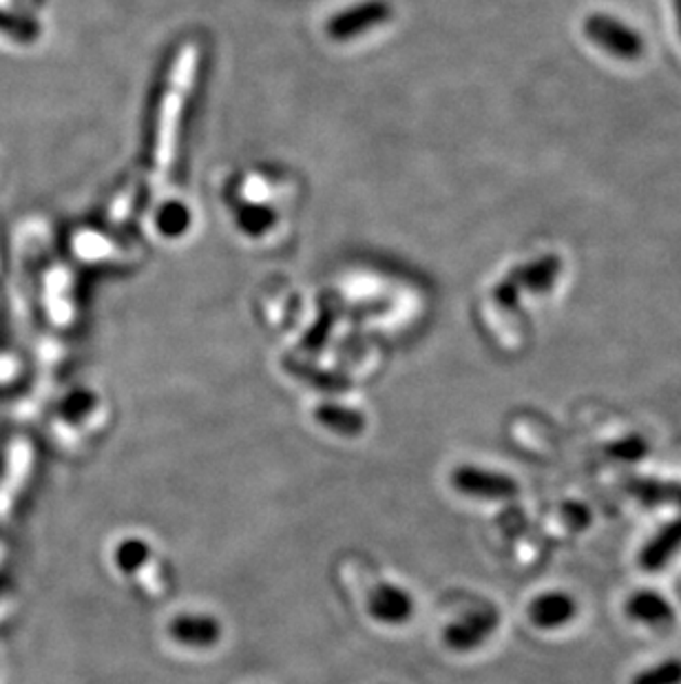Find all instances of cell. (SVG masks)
Returning a JSON list of instances; mask_svg holds the SVG:
<instances>
[{
    "mask_svg": "<svg viewBox=\"0 0 681 684\" xmlns=\"http://www.w3.org/2000/svg\"><path fill=\"white\" fill-rule=\"evenodd\" d=\"M204 51L200 40L189 38L184 40L170 59L164 89L157 100L155 109V125H153V144H151V168L149 182L153 191H159L168 185L170 174L176 168L182 129L187 121V111L191 96L195 91V83L202 69Z\"/></svg>",
    "mask_w": 681,
    "mask_h": 684,
    "instance_id": "obj_1",
    "label": "cell"
},
{
    "mask_svg": "<svg viewBox=\"0 0 681 684\" xmlns=\"http://www.w3.org/2000/svg\"><path fill=\"white\" fill-rule=\"evenodd\" d=\"M584 31L591 42H595L600 49L621 61L640 59V53L644 49L642 38L631 27L606 14H593L584 23Z\"/></svg>",
    "mask_w": 681,
    "mask_h": 684,
    "instance_id": "obj_2",
    "label": "cell"
},
{
    "mask_svg": "<svg viewBox=\"0 0 681 684\" xmlns=\"http://www.w3.org/2000/svg\"><path fill=\"white\" fill-rule=\"evenodd\" d=\"M391 18V5L385 0H365V3L352 5L346 12L334 14L332 21L327 23V36L348 42L361 36H368L365 31L378 29Z\"/></svg>",
    "mask_w": 681,
    "mask_h": 684,
    "instance_id": "obj_3",
    "label": "cell"
},
{
    "mask_svg": "<svg viewBox=\"0 0 681 684\" xmlns=\"http://www.w3.org/2000/svg\"><path fill=\"white\" fill-rule=\"evenodd\" d=\"M453 485L465 492L467 496L478 498H509L518 492V483L511 481L506 474H496L480 468H459L453 472Z\"/></svg>",
    "mask_w": 681,
    "mask_h": 684,
    "instance_id": "obj_4",
    "label": "cell"
},
{
    "mask_svg": "<svg viewBox=\"0 0 681 684\" xmlns=\"http://www.w3.org/2000/svg\"><path fill=\"white\" fill-rule=\"evenodd\" d=\"M527 613L538 630H560L576 618L578 603L564 592H547L531 600Z\"/></svg>",
    "mask_w": 681,
    "mask_h": 684,
    "instance_id": "obj_5",
    "label": "cell"
},
{
    "mask_svg": "<svg viewBox=\"0 0 681 684\" xmlns=\"http://www.w3.org/2000/svg\"><path fill=\"white\" fill-rule=\"evenodd\" d=\"M496 624H498V618L491 611L470 613L463 620L453 622L449 626L447 634H445L447 645L453 649H472V647L480 645L496 630Z\"/></svg>",
    "mask_w": 681,
    "mask_h": 684,
    "instance_id": "obj_6",
    "label": "cell"
},
{
    "mask_svg": "<svg viewBox=\"0 0 681 684\" xmlns=\"http://www.w3.org/2000/svg\"><path fill=\"white\" fill-rule=\"evenodd\" d=\"M681 549V519L668 523L659 534H655L646 547L640 554V562L648 572H655V569H661L672 554H677Z\"/></svg>",
    "mask_w": 681,
    "mask_h": 684,
    "instance_id": "obj_7",
    "label": "cell"
},
{
    "mask_svg": "<svg viewBox=\"0 0 681 684\" xmlns=\"http://www.w3.org/2000/svg\"><path fill=\"white\" fill-rule=\"evenodd\" d=\"M627 613L629 618H633L635 622L642 624H651V626H659L672 620V607L670 603L651 590L644 592H635L629 600H627Z\"/></svg>",
    "mask_w": 681,
    "mask_h": 684,
    "instance_id": "obj_8",
    "label": "cell"
},
{
    "mask_svg": "<svg viewBox=\"0 0 681 684\" xmlns=\"http://www.w3.org/2000/svg\"><path fill=\"white\" fill-rule=\"evenodd\" d=\"M557 270H560V262L557 259H553V257L542 259V262L521 270V275H523L521 283L527 289H534V291H544L553 283Z\"/></svg>",
    "mask_w": 681,
    "mask_h": 684,
    "instance_id": "obj_9",
    "label": "cell"
},
{
    "mask_svg": "<svg viewBox=\"0 0 681 684\" xmlns=\"http://www.w3.org/2000/svg\"><path fill=\"white\" fill-rule=\"evenodd\" d=\"M631 684H681V660H666L648 667L640 671Z\"/></svg>",
    "mask_w": 681,
    "mask_h": 684,
    "instance_id": "obj_10",
    "label": "cell"
},
{
    "mask_svg": "<svg viewBox=\"0 0 681 684\" xmlns=\"http://www.w3.org/2000/svg\"><path fill=\"white\" fill-rule=\"evenodd\" d=\"M187 219H189V213L184 206H178V204H166L164 211L159 208V217H157V226H159V233L166 236V238H174V236H180L184 228H187Z\"/></svg>",
    "mask_w": 681,
    "mask_h": 684,
    "instance_id": "obj_11",
    "label": "cell"
},
{
    "mask_svg": "<svg viewBox=\"0 0 681 684\" xmlns=\"http://www.w3.org/2000/svg\"><path fill=\"white\" fill-rule=\"evenodd\" d=\"M646 452H648V445L644 443V439H638V436L617 441L611 447V454L619 461H640Z\"/></svg>",
    "mask_w": 681,
    "mask_h": 684,
    "instance_id": "obj_12",
    "label": "cell"
},
{
    "mask_svg": "<svg viewBox=\"0 0 681 684\" xmlns=\"http://www.w3.org/2000/svg\"><path fill=\"white\" fill-rule=\"evenodd\" d=\"M674 10H677V21H679V27H681V0H674Z\"/></svg>",
    "mask_w": 681,
    "mask_h": 684,
    "instance_id": "obj_13",
    "label": "cell"
}]
</instances>
